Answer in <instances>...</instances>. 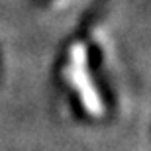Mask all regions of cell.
I'll return each mask as SVG.
<instances>
[{
    "mask_svg": "<svg viewBox=\"0 0 151 151\" xmlns=\"http://www.w3.org/2000/svg\"><path fill=\"white\" fill-rule=\"evenodd\" d=\"M65 81L75 88L81 98V104L90 116L100 118L104 114V102L100 92L96 90L88 71V55L83 43H75L69 51V65L65 67Z\"/></svg>",
    "mask_w": 151,
    "mask_h": 151,
    "instance_id": "obj_1",
    "label": "cell"
}]
</instances>
